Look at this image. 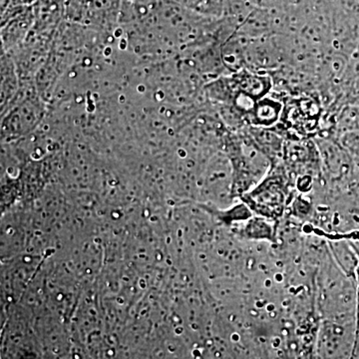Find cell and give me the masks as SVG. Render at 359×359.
Returning <instances> with one entry per match:
<instances>
[{
    "label": "cell",
    "instance_id": "1",
    "mask_svg": "<svg viewBox=\"0 0 359 359\" xmlns=\"http://www.w3.org/2000/svg\"><path fill=\"white\" fill-rule=\"evenodd\" d=\"M44 99L37 91L34 82L21 83L18 95L8 109L1 114V137L14 140L29 134L43 120Z\"/></svg>",
    "mask_w": 359,
    "mask_h": 359
},
{
    "label": "cell",
    "instance_id": "2",
    "mask_svg": "<svg viewBox=\"0 0 359 359\" xmlns=\"http://www.w3.org/2000/svg\"><path fill=\"white\" fill-rule=\"evenodd\" d=\"M122 0H66L65 18L70 22L109 30L120 22Z\"/></svg>",
    "mask_w": 359,
    "mask_h": 359
},
{
    "label": "cell",
    "instance_id": "3",
    "mask_svg": "<svg viewBox=\"0 0 359 359\" xmlns=\"http://www.w3.org/2000/svg\"><path fill=\"white\" fill-rule=\"evenodd\" d=\"M35 23L34 6H22L1 14L2 50L13 51L27 39Z\"/></svg>",
    "mask_w": 359,
    "mask_h": 359
},
{
    "label": "cell",
    "instance_id": "4",
    "mask_svg": "<svg viewBox=\"0 0 359 359\" xmlns=\"http://www.w3.org/2000/svg\"><path fill=\"white\" fill-rule=\"evenodd\" d=\"M21 86L18 66L11 53H1V114L8 109Z\"/></svg>",
    "mask_w": 359,
    "mask_h": 359
},
{
    "label": "cell",
    "instance_id": "5",
    "mask_svg": "<svg viewBox=\"0 0 359 359\" xmlns=\"http://www.w3.org/2000/svg\"><path fill=\"white\" fill-rule=\"evenodd\" d=\"M153 0H122L121 22L140 21L147 16Z\"/></svg>",
    "mask_w": 359,
    "mask_h": 359
}]
</instances>
